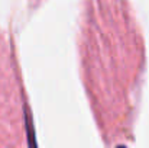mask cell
Masks as SVG:
<instances>
[{"label":"cell","instance_id":"cell-1","mask_svg":"<svg viewBox=\"0 0 149 148\" xmlns=\"http://www.w3.org/2000/svg\"><path fill=\"white\" fill-rule=\"evenodd\" d=\"M26 129H28V137H29V145L31 148H36L35 144V137H33V128H32V122H31V116L26 112Z\"/></svg>","mask_w":149,"mask_h":148},{"label":"cell","instance_id":"cell-2","mask_svg":"<svg viewBox=\"0 0 149 148\" xmlns=\"http://www.w3.org/2000/svg\"><path fill=\"white\" fill-rule=\"evenodd\" d=\"M117 148H126V147H122V145H120V147H117Z\"/></svg>","mask_w":149,"mask_h":148}]
</instances>
